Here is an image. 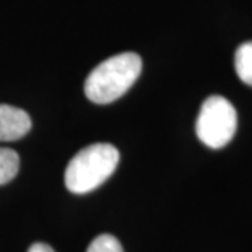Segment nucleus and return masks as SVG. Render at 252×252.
Instances as JSON below:
<instances>
[{"label": "nucleus", "instance_id": "nucleus-5", "mask_svg": "<svg viewBox=\"0 0 252 252\" xmlns=\"http://www.w3.org/2000/svg\"><path fill=\"white\" fill-rule=\"evenodd\" d=\"M235 72L241 80L252 86V41L238 46L234 58Z\"/></svg>", "mask_w": 252, "mask_h": 252}, {"label": "nucleus", "instance_id": "nucleus-1", "mask_svg": "<svg viewBox=\"0 0 252 252\" xmlns=\"http://www.w3.org/2000/svg\"><path fill=\"white\" fill-rule=\"evenodd\" d=\"M142 72V58L135 52H124L101 62L84 83L87 98L95 104H109L122 97Z\"/></svg>", "mask_w": 252, "mask_h": 252}, {"label": "nucleus", "instance_id": "nucleus-4", "mask_svg": "<svg viewBox=\"0 0 252 252\" xmlns=\"http://www.w3.org/2000/svg\"><path fill=\"white\" fill-rule=\"evenodd\" d=\"M31 129V118L26 111L0 104V142H14Z\"/></svg>", "mask_w": 252, "mask_h": 252}, {"label": "nucleus", "instance_id": "nucleus-8", "mask_svg": "<svg viewBox=\"0 0 252 252\" xmlns=\"http://www.w3.org/2000/svg\"><path fill=\"white\" fill-rule=\"evenodd\" d=\"M27 252H55L54 248L51 245H48L45 243H35L32 244Z\"/></svg>", "mask_w": 252, "mask_h": 252}, {"label": "nucleus", "instance_id": "nucleus-3", "mask_svg": "<svg viewBox=\"0 0 252 252\" xmlns=\"http://www.w3.org/2000/svg\"><path fill=\"white\" fill-rule=\"evenodd\" d=\"M237 130V111L221 95L205 99L196 119V135L210 149H221L231 142Z\"/></svg>", "mask_w": 252, "mask_h": 252}, {"label": "nucleus", "instance_id": "nucleus-7", "mask_svg": "<svg viewBox=\"0 0 252 252\" xmlns=\"http://www.w3.org/2000/svg\"><path fill=\"white\" fill-rule=\"evenodd\" d=\"M86 252H124V248L114 235L101 234L91 241Z\"/></svg>", "mask_w": 252, "mask_h": 252}, {"label": "nucleus", "instance_id": "nucleus-2", "mask_svg": "<svg viewBox=\"0 0 252 252\" xmlns=\"http://www.w3.org/2000/svg\"><path fill=\"white\" fill-rule=\"evenodd\" d=\"M119 152L109 143H94L81 149L64 171L66 188L73 193H87L98 188L115 171Z\"/></svg>", "mask_w": 252, "mask_h": 252}, {"label": "nucleus", "instance_id": "nucleus-6", "mask_svg": "<svg viewBox=\"0 0 252 252\" xmlns=\"http://www.w3.org/2000/svg\"><path fill=\"white\" fill-rule=\"evenodd\" d=\"M20 157L11 149L0 147V185H4L17 175Z\"/></svg>", "mask_w": 252, "mask_h": 252}]
</instances>
